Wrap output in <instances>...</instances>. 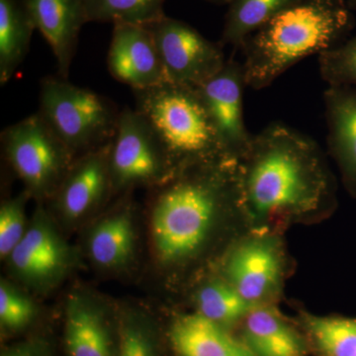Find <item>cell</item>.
Returning a JSON list of instances; mask_svg holds the SVG:
<instances>
[{
  "label": "cell",
  "instance_id": "d6986e66",
  "mask_svg": "<svg viewBox=\"0 0 356 356\" xmlns=\"http://www.w3.org/2000/svg\"><path fill=\"white\" fill-rule=\"evenodd\" d=\"M69 356H112L111 341L99 311L86 300L70 299L65 322Z\"/></svg>",
  "mask_w": 356,
  "mask_h": 356
},
{
  "label": "cell",
  "instance_id": "603a6c76",
  "mask_svg": "<svg viewBox=\"0 0 356 356\" xmlns=\"http://www.w3.org/2000/svg\"><path fill=\"white\" fill-rule=\"evenodd\" d=\"M198 313L216 324L229 325L245 318L254 308L228 280H217L201 288Z\"/></svg>",
  "mask_w": 356,
  "mask_h": 356
},
{
  "label": "cell",
  "instance_id": "277c9868",
  "mask_svg": "<svg viewBox=\"0 0 356 356\" xmlns=\"http://www.w3.org/2000/svg\"><path fill=\"white\" fill-rule=\"evenodd\" d=\"M134 95L135 109L154 129L177 170L228 158L222 152L197 88L166 81L154 88L134 90Z\"/></svg>",
  "mask_w": 356,
  "mask_h": 356
},
{
  "label": "cell",
  "instance_id": "7c38bea8",
  "mask_svg": "<svg viewBox=\"0 0 356 356\" xmlns=\"http://www.w3.org/2000/svg\"><path fill=\"white\" fill-rule=\"evenodd\" d=\"M35 28L57 60L58 76L67 79L79 33L88 23L83 0H23Z\"/></svg>",
  "mask_w": 356,
  "mask_h": 356
},
{
  "label": "cell",
  "instance_id": "5b68a950",
  "mask_svg": "<svg viewBox=\"0 0 356 356\" xmlns=\"http://www.w3.org/2000/svg\"><path fill=\"white\" fill-rule=\"evenodd\" d=\"M39 113L74 156L111 143L120 111L104 96L51 76L41 81Z\"/></svg>",
  "mask_w": 356,
  "mask_h": 356
},
{
  "label": "cell",
  "instance_id": "4316f807",
  "mask_svg": "<svg viewBox=\"0 0 356 356\" xmlns=\"http://www.w3.org/2000/svg\"><path fill=\"white\" fill-rule=\"evenodd\" d=\"M35 309L32 302L6 283L0 286V322L9 330H19L31 322Z\"/></svg>",
  "mask_w": 356,
  "mask_h": 356
},
{
  "label": "cell",
  "instance_id": "83f0119b",
  "mask_svg": "<svg viewBox=\"0 0 356 356\" xmlns=\"http://www.w3.org/2000/svg\"><path fill=\"white\" fill-rule=\"evenodd\" d=\"M119 356H154L153 341L144 327L135 323L124 325Z\"/></svg>",
  "mask_w": 356,
  "mask_h": 356
},
{
  "label": "cell",
  "instance_id": "d4e9b609",
  "mask_svg": "<svg viewBox=\"0 0 356 356\" xmlns=\"http://www.w3.org/2000/svg\"><path fill=\"white\" fill-rule=\"evenodd\" d=\"M318 65L327 86L356 88V36L321 53Z\"/></svg>",
  "mask_w": 356,
  "mask_h": 356
},
{
  "label": "cell",
  "instance_id": "1f68e13d",
  "mask_svg": "<svg viewBox=\"0 0 356 356\" xmlns=\"http://www.w3.org/2000/svg\"><path fill=\"white\" fill-rule=\"evenodd\" d=\"M343 1H344V0H343Z\"/></svg>",
  "mask_w": 356,
  "mask_h": 356
},
{
  "label": "cell",
  "instance_id": "e0dca14e",
  "mask_svg": "<svg viewBox=\"0 0 356 356\" xmlns=\"http://www.w3.org/2000/svg\"><path fill=\"white\" fill-rule=\"evenodd\" d=\"M248 348L257 356H303L297 332L278 314L266 307H254L245 318Z\"/></svg>",
  "mask_w": 356,
  "mask_h": 356
},
{
  "label": "cell",
  "instance_id": "4fadbf2b",
  "mask_svg": "<svg viewBox=\"0 0 356 356\" xmlns=\"http://www.w3.org/2000/svg\"><path fill=\"white\" fill-rule=\"evenodd\" d=\"M327 147L346 191L356 196V88L329 86L324 92Z\"/></svg>",
  "mask_w": 356,
  "mask_h": 356
},
{
  "label": "cell",
  "instance_id": "44dd1931",
  "mask_svg": "<svg viewBox=\"0 0 356 356\" xmlns=\"http://www.w3.org/2000/svg\"><path fill=\"white\" fill-rule=\"evenodd\" d=\"M132 219L127 212H121L103 220L90 236L89 250L98 266H121L131 257L134 248Z\"/></svg>",
  "mask_w": 356,
  "mask_h": 356
},
{
  "label": "cell",
  "instance_id": "30bf717a",
  "mask_svg": "<svg viewBox=\"0 0 356 356\" xmlns=\"http://www.w3.org/2000/svg\"><path fill=\"white\" fill-rule=\"evenodd\" d=\"M283 261L282 248L274 236H252L232 250L227 261V277L248 303L261 306L280 287Z\"/></svg>",
  "mask_w": 356,
  "mask_h": 356
},
{
  "label": "cell",
  "instance_id": "7402d4cb",
  "mask_svg": "<svg viewBox=\"0 0 356 356\" xmlns=\"http://www.w3.org/2000/svg\"><path fill=\"white\" fill-rule=\"evenodd\" d=\"M89 22L149 26L165 15V0H83Z\"/></svg>",
  "mask_w": 356,
  "mask_h": 356
},
{
  "label": "cell",
  "instance_id": "9a60e30c",
  "mask_svg": "<svg viewBox=\"0 0 356 356\" xmlns=\"http://www.w3.org/2000/svg\"><path fill=\"white\" fill-rule=\"evenodd\" d=\"M170 339L180 356H257L247 343L198 312L178 317L170 330Z\"/></svg>",
  "mask_w": 356,
  "mask_h": 356
},
{
  "label": "cell",
  "instance_id": "3957f363",
  "mask_svg": "<svg viewBox=\"0 0 356 356\" xmlns=\"http://www.w3.org/2000/svg\"><path fill=\"white\" fill-rule=\"evenodd\" d=\"M353 26V13L343 0H302L243 42L247 86L268 88L303 58L343 43Z\"/></svg>",
  "mask_w": 356,
  "mask_h": 356
},
{
  "label": "cell",
  "instance_id": "484cf974",
  "mask_svg": "<svg viewBox=\"0 0 356 356\" xmlns=\"http://www.w3.org/2000/svg\"><path fill=\"white\" fill-rule=\"evenodd\" d=\"M24 198L7 201L0 210V255L10 257L25 235Z\"/></svg>",
  "mask_w": 356,
  "mask_h": 356
},
{
  "label": "cell",
  "instance_id": "52a82bcc",
  "mask_svg": "<svg viewBox=\"0 0 356 356\" xmlns=\"http://www.w3.org/2000/svg\"><path fill=\"white\" fill-rule=\"evenodd\" d=\"M112 185L118 188L134 184L172 179L177 173L158 135L137 109L120 111L109 152Z\"/></svg>",
  "mask_w": 356,
  "mask_h": 356
},
{
  "label": "cell",
  "instance_id": "5bb4252c",
  "mask_svg": "<svg viewBox=\"0 0 356 356\" xmlns=\"http://www.w3.org/2000/svg\"><path fill=\"white\" fill-rule=\"evenodd\" d=\"M110 146L111 143L84 154L65 175L58 188V203L67 219L76 220L88 214L108 191L112 185Z\"/></svg>",
  "mask_w": 356,
  "mask_h": 356
},
{
  "label": "cell",
  "instance_id": "f1b7e54d",
  "mask_svg": "<svg viewBox=\"0 0 356 356\" xmlns=\"http://www.w3.org/2000/svg\"><path fill=\"white\" fill-rule=\"evenodd\" d=\"M3 356H40L39 353H37L34 348H21L18 350L10 351L7 353Z\"/></svg>",
  "mask_w": 356,
  "mask_h": 356
},
{
  "label": "cell",
  "instance_id": "8992f818",
  "mask_svg": "<svg viewBox=\"0 0 356 356\" xmlns=\"http://www.w3.org/2000/svg\"><path fill=\"white\" fill-rule=\"evenodd\" d=\"M1 142L14 172L36 195L55 191L69 172L72 154L39 112L4 129Z\"/></svg>",
  "mask_w": 356,
  "mask_h": 356
},
{
  "label": "cell",
  "instance_id": "f546056e",
  "mask_svg": "<svg viewBox=\"0 0 356 356\" xmlns=\"http://www.w3.org/2000/svg\"><path fill=\"white\" fill-rule=\"evenodd\" d=\"M344 3L351 13L356 11V0H344Z\"/></svg>",
  "mask_w": 356,
  "mask_h": 356
},
{
  "label": "cell",
  "instance_id": "7a4b0ae2",
  "mask_svg": "<svg viewBox=\"0 0 356 356\" xmlns=\"http://www.w3.org/2000/svg\"><path fill=\"white\" fill-rule=\"evenodd\" d=\"M177 173L159 194L152 213L154 250L166 264L193 257L222 209L242 206L238 159H214Z\"/></svg>",
  "mask_w": 356,
  "mask_h": 356
},
{
  "label": "cell",
  "instance_id": "9c48e42d",
  "mask_svg": "<svg viewBox=\"0 0 356 356\" xmlns=\"http://www.w3.org/2000/svg\"><path fill=\"white\" fill-rule=\"evenodd\" d=\"M245 88L243 64L233 58L227 60L216 76L197 88L222 152L238 161L248 153L254 138L243 116Z\"/></svg>",
  "mask_w": 356,
  "mask_h": 356
},
{
  "label": "cell",
  "instance_id": "4dcf8cb0",
  "mask_svg": "<svg viewBox=\"0 0 356 356\" xmlns=\"http://www.w3.org/2000/svg\"><path fill=\"white\" fill-rule=\"evenodd\" d=\"M206 1L211 2V3L220 4V6H222V4L228 6L232 0H206Z\"/></svg>",
  "mask_w": 356,
  "mask_h": 356
},
{
  "label": "cell",
  "instance_id": "2e32d148",
  "mask_svg": "<svg viewBox=\"0 0 356 356\" xmlns=\"http://www.w3.org/2000/svg\"><path fill=\"white\" fill-rule=\"evenodd\" d=\"M67 252L60 238L48 225L37 222L26 231L10 254L11 264L23 277L43 281L64 266Z\"/></svg>",
  "mask_w": 356,
  "mask_h": 356
},
{
  "label": "cell",
  "instance_id": "8fae6325",
  "mask_svg": "<svg viewBox=\"0 0 356 356\" xmlns=\"http://www.w3.org/2000/svg\"><path fill=\"white\" fill-rule=\"evenodd\" d=\"M107 67L114 79L133 91L166 83L158 48L147 26L113 25Z\"/></svg>",
  "mask_w": 356,
  "mask_h": 356
},
{
  "label": "cell",
  "instance_id": "ac0fdd59",
  "mask_svg": "<svg viewBox=\"0 0 356 356\" xmlns=\"http://www.w3.org/2000/svg\"><path fill=\"white\" fill-rule=\"evenodd\" d=\"M36 30L23 0H0V83L13 79Z\"/></svg>",
  "mask_w": 356,
  "mask_h": 356
},
{
  "label": "cell",
  "instance_id": "cb8c5ba5",
  "mask_svg": "<svg viewBox=\"0 0 356 356\" xmlns=\"http://www.w3.org/2000/svg\"><path fill=\"white\" fill-rule=\"evenodd\" d=\"M314 343L324 356H356V318L305 316Z\"/></svg>",
  "mask_w": 356,
  "mask_h": 356
},
{
  "label": "cell",
  "instance_id": "ba28073f",
  "mask_svg": "<svg viewBox=\"0 0 356 356\" xmlns=\"http://www.w3.org/2000/svg\"><path fill=\"white\" fill-rule=\"evenodd\" d=\"M147 27L168 83L197 88L226 64L222 44L205 38L188 23L165 15Z\"/></svg>",
  "mask_w": 356,
  "mask_h": 356
},
{
  "label": "cell",
  "instance_id": "ffe728a7",
  "mask_svg": "<svg viewBox=\"0 0 356 356\" xmlns=\"http://www.w3.org/2000/svg\"><path fill=\"white\" fill-rule=\"evenodd\" d=\"M302 0H232L225 16L222 46L238 50L248 36Z\"/></svg>",
  "mask_w": 356,
  "mask_h": 356
},
{
  "label": "cell",
  "instance_id": "6da1fadb",
  "mask_svg": "<svg viewBox=\"0 0 356 356\" xmlns=\"http://www.w3.org/2000/svg\"><path fill=\"white\" fill-rule=\"evenodd\" d=\"M242 211L255 221L329 209L334 184L315 140L282 124L255 134L240 161Z\"/></svg>",
  "mask_w": 356,
  "mask_h": 356
}]
</instances>
